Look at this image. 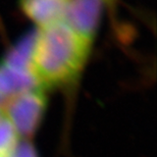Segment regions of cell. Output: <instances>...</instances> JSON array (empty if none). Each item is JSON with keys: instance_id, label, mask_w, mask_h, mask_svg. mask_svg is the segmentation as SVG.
Returning a JSON list of instances; mask_svg holds the SVG:
<instances>
[{"instance_id": "6", "label": "cell", "mask_w": 157, "mask_h": 157, "mask_svg": "<svg viewBox=\"0 0 157 157\" xmlns=\"http://www.w3.org/2000/svg\"><path fill=\"white\" fill-rule=\"evenodd\" d=\"M38 33L39 31H33L21 38L1 62L15 70L32 71V59Z\"/></svg>"}, {"instance_id": "9", "label": "cell", "mask_w": 157, "mask_h": 157, "mask_svg": "<svg viewBox=\"0 0 157 157\" xmlns=\"http://www.w3.org/2000/svg\"><path fill=\"white\" fill-rule=\"evenodd\" d=\"M6 103H7V100H6L4 97H3L1 94H0V107H2V106L4 107Z\"/></svg>"}, {"instance_id": "3", "label": "cell", "mask_w": 157, "mask_h": 157, "mask_svg": "<svg viewBox=\"0 0 157 157\" xmlns=\"http://www.w3.org/2000/svg\"><path fill=\"white\" fill-rule=\"evenodd\" d=\"M103 0H67L65 25L91 47L100 21Z\"/></svg>"}, {"instance_id": "11", "label": "cell", "mask_w": 157, "mask_h": 157, "mask_svg": "<svg viewBox=\"0 0 157 157\" xmlns=\"http://www.w3.org/2000/svg\"><path fill=\"white\" fill-rule=\"evenodd\" d=\"M3 117V112L1 111V110H0V118H1Z\"/></svg>"}, {"instance_id": "1", "label": "cell", "mask_w": 157, "mask_h": 157, "mask_svg": "<svg viewBox=\"0 0 157 157\" xmlns=\"http://www.w3.org/2000/svg\"><path fill=\"white\" fill-rule=\"evenodd\" d=\"M91 47L63 21L38 33L32 71L41 87H60L76 80L84 67Z\"/></svg>"}, {"instance_id": "12", "label": "cell", "mask_w": 157, "mask_h": 157, "mask_svg": "<svg viewBox=\"0 0 157 157\" xmlns=\"http://www.w3.org/2000/svg\"><path fill=\"white\" fill-rule=\"evenodd\" d=\"M9 157H11V156H9Z\"/></svg>"}, {"instance_id": "4", "label": "cell", "mask_w": 157, "mask_h": 157, "mask_svg": "<svg viewBox=\"0 0 157 157\" xmlns=\"http://www.w3.org/2000/svg\"><path fill=\"white\" fill-rule=\"evenodd\" d=\"M67 0H20L21 9L42 29L63 21Z\"/></svg>"}, {"instance_id": "7", "label": "cell", "mask_w": 157, "mask_h": 157, "mask_svg": "<svg viewBox=\"0 0 157 157\" xmlns=\"http://www.w3.org/2000/svg\"><path fill=\"white\" fill-rule=\"evenodd\" d=\"M18 135L7 118H0V157H9L18 143Z\"/></svg>"}, {"instance_id": "2", "label": "cell", "mask_w": 157, "mask_h": 157, "mask_svg": "<svg viewBox=\"0 0 157 157\" xmlns=\"http://www.w3.org/2000/svg\"><path fill=\"white\" fill-rule=\"evenodd\" d=\"M47 108V97L43 89L23 93L9 99L4 106V117L14 128L18 137H33L43 121Z\"/></svg>"}, {"instance_id": "5", "label": "cell", "mask_w": 157, "mask_h": 157, "mask_svg": "<svg viewBox=\"0 0 157 157\" xmlns=\"http://www.w3.org/2000/svg\"><path fill=\"white\" fill-rule=\"evenodd\" d=\"M43 89L33 71L11 68L0 62V94L7 100L29 91Z\"/></svg>"}, {"instance_id": "8", "label": "cell", "mask_w": 157, "mask_h": 157, "mask_svg": "<svg viewBox=\"0 0 157 157\" xmlns=\"http://www.w3.org/2000/svg\"><path fill=\"white\" fill-rule=\"evenodd\" d=\"M11 157H39L35 146L30 141H18L17 147L12 152Z\"/></svg>"}, {"instance_id": "10", "label": "cell", "mask_w": 157, "mask_h": 157, "mask_svg": "<svg viewBox=\"0 0 157 157\" xmlns=\"http://www.w3.org/2000/svg\"><path fill=\"white\" fill-rule=\"evenodd\" d=\"M103 1H105V2H107V3H110V4H112L113 3L114 0H103Z\"/></svg>"}]
</instances>
